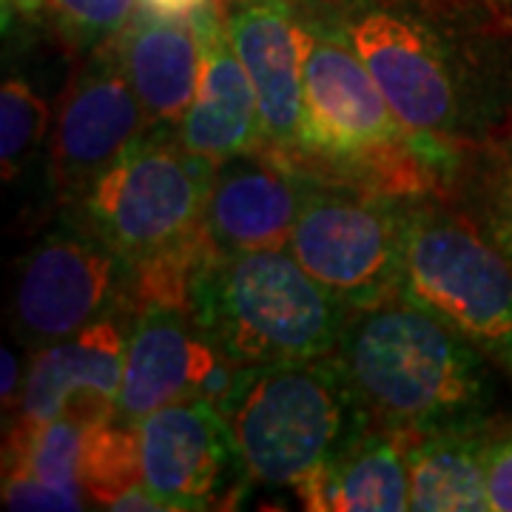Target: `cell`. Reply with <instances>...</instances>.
Masks as SVG:
<instances>
[{"mask_svg": "<svg viewBox=\"0 0 512 512\" xmlns=\"http://www.w3.org/2000/svg\"><path fill=\"white\" fill-rule=\"evenodd\" d=\"M146 131V109L111 43L72 63L49 134V185L57 205L89 188Z\"/></svg>", "mask_w": 512, "mask_h": 512, "instance_id": "10", "label": "cell"}, {"mask_svg": "<svg viewBox=\"0 0 512 512\" xmlns=\"http://www.w3.org/2000/svg\"><path fill=\"white\" fill-rule=\"evenodd\" d=\"M410 200L299 174L288 251L350 311L382 305L402 293Z\"/></svg>", "mask_w": 512, "mask_h": 512, "instance_id": "8", "label": "cell"}, {"mask_svg": "<svg viewBox=\"0 0 512 512\" xmlns=\"http://www.w3.org/2000/svg\"><path fill=\"white\" fill-rule=\"evenodd\" d=\"M86 424L60 416L3 444L6 510H89L92 498L80 478Z\"/></svg>", "mask_w": 512, "mask_h": 512, "instance_id": "20", "label": "cell"}, {"mask_svg": "<svg viewBox=\"0 0 512 512\" xmlns=\"http://www.w3.org/2000/svg\"><path fill=\"white\" fill-rule=\"evenodd\" d=\"M299 214V171L271 151H251L214 168L202 237L214 254L288 251Z\"/></svg>", "mask_w": 512, "mask_h": 512, "instance_id": "15", "label": "cell"}, {"mask_svg": "<svg viewBox=\"0 0 512 512\" xmlns=\"http://www.w3.org/2000/svg\"><path fill=\"white\" fill-rule=\"evenodd\" d=\"M128 268L83 225L63 220L20 256L9 288V328L29 353L86 328L126 299Z\"/></svg>", "mask_w": 512, "mask_h": 512, "instance_id": "9", "label": "cell"}, {"mask_svg": "<svg viewBox=\"0 0 512 512\" xmlns=\"http://www.w3.org/2000/svg\"><path fill=\"white\" fill-rule=\"evenodd\" d=\"M111 46L151 128H177L200 92L205 60L200 26L194 20L157 18L140 9Z\"/></svg>", "mask_w": 512, "mask_h": 512, "instance_id": "17", "label": "cell"}, {"mask_svg": "<svg viewBox=\"0 0 512 512\" xmlns=\"http://www.w3.org/2000/svg\"><path fill=\"white\" fill-rule=\"evenodd\" d=\"M333 356L365 419L384 430L419 433L498 413L504 376L404 293L353 311Z\"/></svg>", "mask_w": 512, "mask_h": 512, "instance_id": "3", "label": "cell"}, {"mask_svg": "<svg viewBox=\"0 0 512 512\" xmlns=\"http://www.w3.org/2000/svg\"><path fill=\"white\" fill-rule=\"evenodd\" d=\"M410 137L450 168L512 134V26L416 0H316Z\"/></svg>", "mask_w": 512, "mask_h": 512, "instance_id": "1", "label": "cell"}, {"mask_svg": "<svg viewBox=\"0 0 512 512\" xmlns=\"http://www.w3.org/2000/svg\"><path fill=\"white\" fill-rule=\"evenodd\" d=\"M220 410L251 484L291 490L365 421L336 356L239 367Z\"/></svg>", "mask_w": 512, "mask_h": 512, "instance_id": "5", "label": "cell"}, {"mask_svg": "<svg viewBox=\"0 0 512 512\" xmlns=\"http://www.w3.org/2000/svg\"><path fill=\"white\" fill-rule=\"evenodd\" d=\"M402 293L461 333L512 387V262L447 194L410 200Z\"/></svg>", "mask_w": 512, "mask_h": 512, "instance_id": "7", "label": "cell"}, {"mask_svg": "<svg viewBox=\"0 0 512 512\" xmlns=\"http://www.w3.org/2000/svg\"><path fill=\"white\" fill-rule=\"evenodd\" d=\"M140 12V0H49L43 26L72 63L111 43Z\"/></svg>", "mask_w": 512, "mask_h": 512, "instance_id": "23", "label": "cell"}, {"mask_svg": "<svg viewBox=\"0 0 512 512\" xmlns=\"http://www.w3.org/2000/svg\"><path fill=\"white\" fill-rule=\"evenodd\" d=\"M49 0H3V23L9 26L15 20H40Z\"/></svg>", "mask_w": 512, "mask_h": 512, "instance_id": "30", "label": "cell"}, {"mask_svg": "<svg viewBox=\"0 0 512 512\" xmlns=\"http://www.w3.org/2000/svg\"><path fill=\"white\" fill-rule=\"evenodd\" d=\"M225 9L228 6L194 18L205 46L200 92L174 128L191 154L214 165L237 154L265 151L254 83L228 40Z\"/></svg>", "mask_w": 512, "mask_h": 512, "instance_id": "16", "label": "cell"}, {"mask_svg": "<svg viewBox=\"0 0 512 512\" xmlns=\"http://www.w3.org/2000/svg\"><path fill=\"white\" fill-rule=\"evenodd\" d=\"M0 359H3V367H0V370H3L0 399H3V416H9V413H15V407H18V402H20V393H23L26 373L20 376V362L12 348H3Z\"/></svg>", "mask_w": 512, "mask_h": 512, "instance_id": "28", "label": "cell"}, {"mask_svg": "<svg viewBox=\"0 0 512 512\" xmlns=\"http://www.w3.org/2000/svg\"><path fill=\"white\" fill-rule=\"evenodd\" d=\"M291 168L390 197L447 194L450 168L410 137L322 3L302 6V126Z\"/></svg>", "mask_w": 512, "mask_h": 512, "instance_id": "2", "label": "cell"}, {"mask_svg": "<svg viewBox=\"0 0 512 512\" xmlns=\"http://www.w3.org/2000/svg\"><path fill=\"white\" fill-rule=\"evenodd\" d=\"M490 419L456 421L419 433H402L410 473V510H493L484 467V439Z\"/></svg>", "mask_w": 512, "mask_h": 512, "instance_id": "19", "label": "cell"}, {"mask_svg": "<svg viewBox=\"0 0 512 512\" xmlns=\"http://www.w3.org/2000/svg\"><path fill=\"white\" fill-rule=\"evenodd\" d=\"M225 26L256 92L265 151L291 165L302 126V6L231 0Z\"/></svg>", "mask_w": 512, "mask_h": 512, "instance_id": "14", "label": "cell"}, {"mask_svg": "<svg viewBox=\"0 0 512 512\" xmlns=\"http://www.w3.org/2000/svg\"><path fill=\"white\" fill-rule=\"evenodd\" d=\"M447 197L456 200L512 262V134L461 154L450 174Z\"/></svg>", "mask_w": 512, "mask_h": 512, "instance_id": "21", "label": "cell"}, {"mask_svg": "<svg viewBox=\"0 0 512 512\" xmlns=\"http://www.w3.org/2000/svg\"><path fill=\"white\" fill-rule=\"evenodd\" d=\"M83 487L94 507L109 510L128 487L143 481L140 464V430L137 421L109 416L86 430L83 461H80Z\"/></svg>", "mask_w": 512, "mask_h": 512, "instance_id": "22", "label": "cell"}, {"mask_svg": "<svg viewBox=\"0 0 512 512\" xmlns=\"http://www.w3.org/2000/svg\"><path fill=\"white\" fill-rule=\"evenodd\" d=\"M134 313L126 296L86 328L29 353L23 393L6 436H26L60 416L86 427L114 416Z\"/></svg>", "mask_w": 512, "mask_h": 512, "instance_id": "12", "label": "cell"}, {"mask_svg": "<svg viewBox=\"0 0 512 512\" xmlns=\"http://www.w3.org/2000/svg\"><path fill=\"white\" fill-rule=\"evenodd\" d=\"M231 0H140V9L157 18H177V20H194L228 6Z\"/></svg>", "mask_w": 512, "mask_h": 512, "instance_id": "27", "label": "cell"}, {"mask_svg": "<svg viewBox=\"0 0 512 512\" xmlns=\"http://www.w3.org/2000/svg\"><path fill=\"white\" fill-rule=\"evenodd\" d=\"M293 493L305 510L313 512L410 510V473L402 433L365 419Z\"/></svg>", "mask_w": 512, "mask_h": 512, "instance_id": "18", "label": "cell"}, {"mask_svg": "<svg viewBox=\"0 0 512 512\" xmlns=\"http://www.w3.org/2000/svg\"><path fill=\"white\" fill-rule=\"evenodd\" d=\"M49 103L35 92L29 80L9 74L0 89V165L3 180L12 183L32 165L52 134Z\"/></svg>", "mask_w": 512, "mask_h": 512, "instance_id": "24", "label": "cell"}, {"mask_svg": "<svg viewBox=\"0 0 512 512\" xmlns=\"http://www.w3.org/2000/svg\"><path fill=\"white\" fill-rule=\"evenodd\" d=\"M484 467L493 512H512V413L498 410L487 421Z\"/></svg>", "mask_w": 512, "mask_h": 512, "instance_id": "25", "label": "cell"}, {"mask_svg": "<svg viewBox=\"0 0 512 512\" xmlns=\"http://www.w3.org/2000/svg\"><path fill=\"white\" fill-rule=\"evenodd\" d=\"M191 313L239 367L333 356L353 316L291 251L214 254L191 291Z\"/></svg>", "mask_w": 512, "mask_h": 512, "instance_id": "4", "label": "cell"}, {"mask_svg": "<svg viewBox=\"0 0 512 512\" xmlns=\"http://www.w3.org/2000/svg\"><path fill=\"white\" fill-rule=\"evenodd\" d=\"M288 3H296V6H308V3H313V0H288Z\"/></svg>", "mask_w": 512, "mask_h": 512, "instance_id": "31", "label": "cell"}, {"mask_svg": "<svg viewBox=\"0 0 512 512\" xmlns=\"http://www.w3.org/2000/svg\"><path fill=\"white\" fill-rule=\"evenodd\" d=\"M416 3H424V6L447 12V15L512 26V0H416Z\"/></svg>", "mask_w": 512, "mask_h": 512, "instance_id": "26", "label": "cell"}, {"mask_svg": "<svg viewBox=\"0 0 512 512\" xmlns=\"http://www.w3.org/2000/svg\"><path fill=\"white\" fill-rule=\"evenodd\" d=\"M143 484L171 512L234 510L251 484L217 404H165L137 421Z\"/></svg>", "mask_w": 512, "mask_h": 512, "instance_id": "11", "label": "cell"}, {"mask_svg": "<svg viewBox=\"0 0 512 512\" xmlns=\"http://www.w3.org/2000/svg\"><path fill=\"white\" fill-rule=\"evenodd\" d=\"M237 376L239 365L208 339L191 308L165 302L143 305L134 313L114 416L140 421L165 404L185 399L222 407Z\"/></svg>", "mask_w": 512, "mask_h": 512, "instance_id": "13", "label": "cell"}, {"mask_svg": "<svg viewBox=\"0 0 512 512\" xmlns=\"http://www.w3.org/2000/svg\"><path fill=\"white\" fill-rule=\"evenodd\" d=\"M217 165L191 154L174 128H151L57 217L83 225L128 271L200 245Z\"/></svg>", "mask_w": 512, "mask_h": 512, "instance_id": "6", "label": "cell"}, {"mask_svg": "<svg viewBox=\"0 0 512 512\" xmlns=\"http://www.w3.org/2000/svg\"><path fill=\"white\" fill-rule=\"evenodd\" d=\"M109 510H140V512H171L165 507V501H160L157 495L148 490L146 484L140 481V484H134V487H128L126 493L120 495L114 504H111Z\"/></svg>", "mask_w": 512, "mask_h": 512, "instance_id": "29", "label": "cell"}]
</instances>
